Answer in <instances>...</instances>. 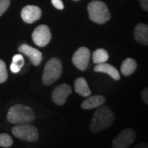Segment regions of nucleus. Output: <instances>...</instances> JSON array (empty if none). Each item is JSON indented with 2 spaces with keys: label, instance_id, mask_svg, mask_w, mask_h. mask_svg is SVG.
Masks as SVG:
<instances>
[{
  "label": "nucleus",
  "instance_id": "4468645a",
  "mask_svg": "<svg viewBox=\"0 0 148 148\" xmlns=\"http://www.w3.org/2000/svg\"><path fill=\"white\" fill-rule=\"evenodd\" d=\"M93 70L95 72H101V73L108 74L114 80H119L120 79V74L118 70L114 66L108 63L103 62V63L97 64Z\"/></svg>",
  "mask_w": 148,
  "mask_h": 148
},
{
  "label": "nucleus",
  "instance_id": "f03ea898",
  "mask_svg": "<svg viewBox=\"0 0 148 148\" xmlns=\"http://www.w3.org/2000/svg\"><path fill=\"white\" fill-rule=\"evenodd\" d=\"M35 115L30 107L16 104L10 107L7 114V120L13 124L29 123L34 121Z\"/></svg>",
  "mask_w": 148,
  "mask_h": 148
},
{
  "label": "nucleus",
  "instance_id": "423d86ee",
  "mask_svg": "<svg viewBox=\"0 0 148 148\" xmlns=\"http://www.w3.org/2000/svg\"><path fill=\"white\" fill-rule=\"evenodd\" d=\"M32 38L35 45L40 47L47 46L51 39V34L49 27L46 25H40L33 31Z\"/></svg>",
  "mask_w": 148,
  "mask_h": 148
},
{
  "label": "nucleus",
  "instance_id": "ddd939ff",
  "mask_svg": "<svg viewBox=\"0 0 148 148\" xmlns=\"http://www.w3.org/2000/svg\"><path fill=\"white\" fill-rule=\"evenodd\" d=\"M106 101V99L103 95H96L94 96H89L86 99L83 101L81 103V107L84 110L96 108L97 107L102 106Z\"/></svg>",
  "mask_w": 148,
  "mask_h": 148
},
{
  "label": "nucleus",
  "instance_id": "dca6fc26",
  "mask_svg": "<svg viewBox=\"0 0 148 148\" xmlns=\"http://www.w3.org/2000/svg\"><path fill=\"white\" fill-rule=\"evenodd\" d=\"M137 68V64L134 59L127 58L122 62L121 66V72L125 76H129L134 73Z\"/></svg>",
  "mask_w": 148,
  "mask_h": 148
},
{
  "label": "nucleus",
  "instance_id": "412c9836",
  "mask_svg": "<svg viewBox=\"0 0 148 148\" xmlns=\"http://www.w3.org/2000/svg\"><path fill=\"white\" fill-rule=\"evenodd\" d=\"M10 4V0H0V16L8 10Z\"/></svg>",
  "mask_w": 148,
  "mask_h": 148
},
{
  "label": "nucleus",
  "instance_id": "b1692460",
  "mask_svg": "<svg viewBox=\"0 0 148 148\" xmlns=\"http://www.w3.org/2000/svg\"><path fill=\"white\" fill-rule=\"evenodd\" d=\"M142 98H143L144 102H145L146 104H148V89L147 88H145L142 92Z\"/></svg>",
  "mask_w": 148,
  "mask_h": 148
},
{
  "label": "nucleus",
  "instance_id": "f257e3e1",
  "mask_svg": "<svg viewBox=\"0 0 148 148\" xmlns=\"http://www.w3.org/2000/svg\"><path fill=\"white\" fill-rule=\"evenodd\" d=\"M114 120V114L107 106L97 107L90 123L92 133H98L112 125Z\"/></svg>",
  "mask_w": 148,
  "mask_h": 148
},
{
  "label": "nucleus",
  "instance_id": "2eb2a0df",
  "mask_svg": "<svg viewBox=\"0 0 148 148\" xmlns=\"http://www.w3.org/2000/svg\"><path fill=\"white\" fill-rule=\"evenodd\" d=\"M74 88L75 92L82 97H88L91 95V90L84 77H78L75 79L74 82Z\"/></svg>",
  "mask_w": 148,
  "mask_h": 148
},
{
  "label": "nucleus",
  "instance_id": "6ab92c4d",
  "mask_svg": "<svg viewBox=\"0 0 148 148\" xmlns=\"http://www.w3.org/2000/svg\"><path fill=\"white\" fill-rule=\"evenodd\" d=\"M8 79V71L6 65L2 60L0 59V83H3Z\"/></svg>",
  "mask_w": 148,
  "mask_h": 148
},
{
  "label": "nucleus",
  "instance_id": "0eeeda50",
  "mask_svg": "<svg viewBox=\"0 0 148 148\" xmlns=\"http://www.w3.org/2000/svg\"><path fill=\"white\" fill-rule=\"evenodd\" d=\"M90 52L89 49L86 47H81L75 51L72 57V62L77 69L85 71L89 63Z\"/></svg>",
  "mask_w": 148,
  "mask_h": 148
},
{
  "label": "nucleus",
  "instance_id": "6e6552de",
  "mask_svg": "<svg viewBox=\"0 0 148 148\" xmlns=\"http://www.w3.org/2000/svg\"><path fill=\"white\" fill-rule=\"evenodd\" d=\"M136 138L135 132L131 128L123 130L112 141V147L127 148L134 143Z\"/></svg>",
  "mask_w": 148,
  "mask_h": 148
},
{
  "label": "nucleus",
  "instance_id": "39448f33",
  "mask_svg": "<svg viewBox=\"0 0 148 148\" xmlns=\"http://www.w3.org/2000/svg\"><path fill=\"white\" fill-rule=\"evenodd\" d=\"M12 132L15 137L29 142H35L38 139V130L29 123L16 124L12 128Z\"/></svg>",
  "mask_w": 148,
  "mask_h": 148
},
{
  "label": "nucleus",
  "instance_id": "7ed1b4c3",
  "mask_svg": "<svg viewBox=\"0 0 148 148\" xmlns=\"http://www.w3.org/2000/svg\"><path fill=\"white\" fill-rule=\"evenodd\" d=\"M87 10L89 18L94 23L104 24L110 18V14L106 3L103 1L95 0L88 3Z\"/></svg>",
  "mask_w": 148,
  "mask_h": 148
},
{
  "label": "nucleus",
  "instance_id": "9d476101",
  "mask_svg": "<svg viewBox=\"0 0 148 148\" xmlns=\"http://www.w3.org/2000/svg\"><path fill=\"white\" fill-rule=\"evenodd\" d=\"M42 12L39 7L36 5H28L21 10V16L23 21L26 23H33L41 17Z\"/></svg>",
  "mask_w": 148,
  "mask_h": 148
},
{
  "label": "nucleus",
  "instance_id": "f8f14e48",
  "mask_svg": "<svg viewBox=\"0 0 148 148\" xmlns=\"http://www.w3.org/2000/svg\"><path fill=\"white\" fill-rule=\"evenodd\" d=\"M135 40L140 44L147 46L148 45V26L147 24L138 23L134 31Z\"/></svg>",
  "mask_w": 148,
  "mask_h": 148
},
{
  "label": "nucleus",
  "instance_id": "1a4fd4ad",
  "mask_svg": "<svg viewBox=\"0 0 148 148\" xmlns=\"http://www.w3.org/2000/svg\"><path fill=\"white\" fill-rule=\"evenodd\" d=\"M72 89L70 85L62 84L56 86L51 93V99L58 106H62L66 102V99L71 93Z\"/></svg>",
  "mask_w": 148,
  "mask_h": 148
},
{
  "label": "nucleus",
  "instance_id": "a211bd4d",
  "mask_svg": "<svg viewBox=\"0 0 148 148\" xmlns=\"http://www.w3.org/2000/svg\"><path fill=\"white\" fill-rule=\"evenodd\" d=\"M13 143V140L10 135L6 133L0 134V147H10Z\"/></svg>",
  "mask_w": 148,
  "mask_h": 148
},
{
  "label": "nucleus",
  "instance_id": "20e7f679",
  "mask_svg": "<svg viewBox=\"0 0 148 148\" xmlns=\"http://www.w3.org/2000/svg\"><path fill=\"white\" fill-rule=\"evenodd\" d=\"M62 72V65L58 58H51L44 67L42 81L43 84L49 86L57 81Z\"/></svg>",
  "mask_w": 148,
  "mask_h": 148
},
{
  "label": "nucleus",
  "instance_id": "9b49d317",
  "mask_svg": "<svg viewBox=\"0 0 148 148\" xmlns=\"http://www.w3.org/2000/svg\"><path fill=\"white\" fill-rule=\"evenodd\" d=\"M19 52L26 56L34 66H38L41 63L42 60V54L39 50L29 46L27 44H22L18 47Z\"/></svg>",
  "mask_w": 148,
  "mask_h": 148
},
{
  "label": "nucleus",
  "instance_id": "a878e982",
  "mask_svg": "<svg viewBox=\"0 0 148 148\" xmlns=\"http://www.w3.org/2000/svg\"><path fill=\"white\" fill-rule=\"evenodd\" d=\"M73 1H79V0H73Z\"/></svg>",
  "mask_w": 148,
  "mask_h": 148
},
{
  "label": "nucleus",
  "instance_id": "f3484780",
  "mask_svg": "<svg viewBox=\"0 0 148 148\" xmlns=\"http://www.w3.org/2000/svg\"><path fill=\"white\" fill-rule=\"evenodd\" d=\"M109 58L108 53L106 50L102 48L96 49L93 51L92 55V59L94 63L100 64L103 62H106Z\"/></svg>",
  "mask_w": 148,
  "mask_h": 148
},
{
  "label": "nucleus",
  "instance_id": "4be33fe9",
  "mask_svg": "<svg viewBox=\"0 0 148 148\" xmlns=\"http://www.w3.org/2000/svg\"><path fill=\"white\" fill-rule=\"evenodd\" d=\"M51 3L56 8L58 9V10H63L64 9V4L62 0H51Z\"/></svg>",
  "mask_w": 148,
  "mask_h": 148
},
{
  "label": "nucleus",
  "instance_id": "aec40b11",
  "mask_svg": "<svg viewBox=\"0 0 148 148\" xmlns=\"http://www.w3.org/2000/svg\"><path fill=\"white\" fill-rule=\"evenodd\" d=\"M16 65L19 66L20 68H22L24 65V63H25V60H24L23 56L20 53H18V54H15L12 57V62Z\"/></svg>",
  "mask_w": 148,
  "mask_h": 148
},
{
  "label": "nucleus",
  "instance_id": "393cba45",
  "mask_svg": "<svg viewBox=\"0 0 148 148\" xmlns=\"http://www.w3.org/2000/svg\"><path fill=\"white\" fill-rule=\"evenodd\" d=\"M140 5H141L142 8L144 10H148V0H138Z\"/></svg>",
  "mask_w": 148,
  "mask_h": 148
},
{
  "label": "nucleus",
  "instance_id": "5701e85b",
  "mask_svg": "<svg viewBox=\"0 0 148 148\" xmlns=\"http://www.w3.org/2000/svg\"><path fill=\"white\" fill-rule=\"evenodd\" d=\"M21 68H20L19 66L13 63V62H12L10 64V71H12V73H18V72L21 71Z\"/></svg>",
  "mask_w": 148,
  "mask_h": 148
}]
</instances>
